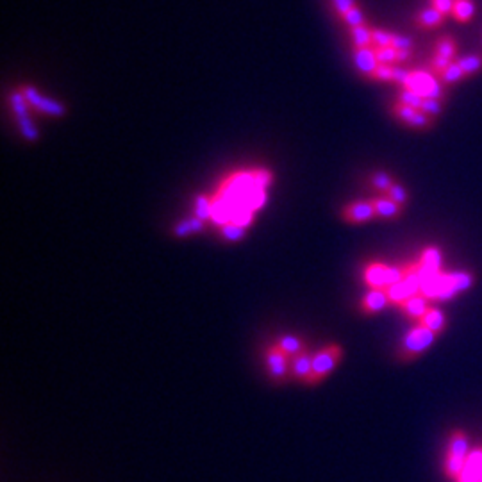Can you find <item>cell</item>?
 <instances>
[{
    "instance_id": "cell-1",
    "label": "cell",
    "mask_w": 482,
    "mask_h": 482,
    "mask_svg": "<svg viewBox=\"0 0 482 482\" xmlns=\"http://www.w3.org/2000/svg\"><path fill=\"white\" fill-rule=\"evenodd\" d=\"M436 336L438 334H434L433 330L425 329V327H421L418 323L416 327L407 330L406 336L402 338L400 347H398V359L411 361L414 357H418L420 354H424L425 350L433 347Z\"/></svg>"
},
{
    "instance_id": "cell-2",
    "label": "cell",
    "mask_w": 482,
    "mask_h": 482,
    "mask_svg": "<svg viewBox=\"0 0 482 482\" xmlns=\"http://www.w3.org/2000/svg\"><path fill=\"white\" fill-rule=\"evenodd\" d=\"M341 357H343V348L340 345H327L316 354H313V370H311L309 377L304 384H307V386L320 384L327 375L333 373L334 368L340 364Z\"/></svg>"
},
{
    "instance_id": "cell-3",
    "label": "cell",
    "mask_w": 482,
    "mask_h": 482,
    "mask_svg": "<svg viewBox=\"0 0 482 482\" xmlns=\"http://www.w3.org/2000/svg\"><path fill=\"white\" fill-rule=\"evenodd\" d=\"M20 92H22V95L25 97L29 106L38 109V111L45 113V115H50V116L65 115V106H63L61 102L50 99V97L42 95V93H39L36 88H32V86H22Z\"/></svg>"
},
{
    "instance_id": "cell-4",
    "label": "cell",
    "mask_w": 482,
    "mask_h": 482,
    "mask_svg": "<svg viewBox=\"0 0 482 482\" xmlns=\"http://www.w3.org/2000/svg\"><path fill=\"white\" fill-rule=\"evenodd\" d=\"M291 357L280 350L279 347H270L266 350V371L273 383H284L288 375H291Z\"/></svg>"
},
{
    "instance_id": "cell-5",
    "label": "cell",
    "mask_w": 482,
    "mask_h": 482,
    "mask_svg": "<svg viewBox=\"0 0 482 482\" xmlns=\"http://www.w3.org/2000/svg\"><path fill=\"white\" fill-rule=\"evenodd\" d=\"M470 438L463 431H452L450 436H448V445L445 455L447 457H454V459H459L466 463L468 455H470Z\"/></svg>"
},
{
    "instance_id": "cell-6",
    "label": "cell",
    "mask_w": 482,
    "mask_h": 482,
    "mask_svg": "<svg viewBox=\"0 0 482 482\" xmlns=\"http://www.w3.org/2000/svg\"><path fill=\"white\" fill-rule=\"evenodd\" d=\"M345 220L350 223H364L370 222L371 218H375V207L373 202H368V200H359V202H354L350 206L345 207L343 213Z\"/></svg>"
},
{
    "instance_id": "cell-7",
    "label": "cell",
    "mask_w": 482,
    "mask_h": 482,
    "mask_svg": "<svg viewBox=\"0 0 482 482\" xmlns=\"http://www.w3.org/2000/svg\"><path fill=\"white\" fill-rule=\"evenodd\" d=\"M354 63H356V68L366 77L373 75L375 68L379 66L377 54H375V49H371V47L356 49V52H354Z\"/></svg>"
},
{
    "instance_id": "cell-8",
    "label": "cell",
    "mask_w": 482,
    "mask_h": 482,
    "mask_svg": "<svg viewBox=\"0 0 482 482\" xmlns=\"http://www.w3.org/2000/svg\"><path fill=\"white\" fill-rule=\"evenodd\" d=\"M386 272L388 264L371 263L364 268L363 279L371 290H386Z\"/></svg>"
},
{
    "instance_id": "cell-9",
    "label": "cell",
    "mask_w": 482,
    "mask_h": 482,
    "mask_svg": "<svg viewBox=\"0 0 482 482\" xmlns=\"http://www.w3.org/2000/svg\"><path fill=\"white\" fill-rule=\"evenodd\" d=\"M418 323L421 327H425V329L433 330L434 334H441L445 330V327H447V316L438 307H428L424 316L418 320Z\"/></svg>"
},
{
    "instance_id": "cell-10",
    "label": "cell",
    "mask_w": 482,
    "mask_h": 482,
    "mask_svg": "<svg viewBox=\"0 0 482 482\" xmlns=\"http://www.w3.org/2000/svg\"><path fill=\"white\" fill-rule=\"evenodd\" d=\"M388 304L391 302L386 290H370L364 295L361 307H363L364 313H379V311H383Z\"/></svg>"
},
{
    "instance_id": "cell-11",
    "label": "cell",
    "mask_w": 482,
    "mask_h": 482,
    "mask_svg": "<svg viewBox=\"0 0 482 482\" xmlns=\"http://www.w3.org/2000/svg\"><path fill=\"white\" fill-rule=\"evenodd\" d=\"M311 370H313V354L302 352L295 357V359H291V377L295 381L306 383Z\"/></svg>"
},
{
    "instance_id": "cell-12",
    "label": "cell",
    "mask_w": 482,
    "mask_h": 482,
    "mask_svg": "<svg viewBox=\"0 0 482 482\" xmlns=\"http://www.w3.org/2000/svg\"><path fill=\"white\" fill-rule=\"evenodd\" d=\"M400 307L409 318H413V320H420V318L425 314V311L428 309V300L418 293V295H413V297H409V299L402 304Z\"/></svg>"
},
{
    "instance_id": "cell-13",
    "label": "cell",
    "mask_w": 482,
    "mask_h": 482,
    "mask_svg": "<svg viewBox=\"0 0 482 482\" xmlns=\"http://www.w3.org/2000/svg\"><path fill=\"white\" fill-rule=\"evenodd\" d=\"M418 263H420V266L424 268V270H427V272H441L443 257H441L440 249H436V247H427V249H424Z\"/></svg>"
},
{
    "instance_id": "cell-14",
    "label": "cell",
    "mask_w": 482,
    "mask_h": 482,
    "mask_svg": "<svg viewBox=\"0 0 482 482\" xmlns=\"http://www.w3.org/2000/svg\"><path fill=\"white\" fill-rule=\"evenodd\" d=\"M375 207V214L381 216V218H397L398 214L402 213V207L398 204H395L393 200L383 197V199H373L371 200Z\"/></svg>"
},
{
    "instance_id": "cell-15",
    "label": "cell",
    "mask_w": 482,
    "mask_h": 482,
    "mask_svg": "<svg viewBox=\"0 0 482 482\" xmlns=\"http://www.w3.org/2000/svg\"><path fill=\"white\" fill-rule=\"evenodd\" d=\"M443 20H445V16L441 15L436 8H433V6H431V8L421 9L416 16V23L420 27H424V29H434V27L441 25Z\"/></svg>"
},
{
    "instance_id": "cell-16",
    "label": "cell",
    "mask_w": 482,
    "mask_h": 482,
    "mask_svg": "<svg viewBox=\"0 0 482 482\" xmlns=\"http://www.w3.org/2000/svg\"><path fill=\"white\" fill-rule=\"evenodd\" d=\"M277 347H279L288 357H291V359H295V357L299 356V354L306 352V350H304V341L297 336H291V334L280 338L279 343H277Z\"/></svg>"
},
{
    "instance_id": "cell-17",
    "label": "cell",
    "mask_w": 482,
    "mask_h": 482,
    "mask_svg": "<svg viewBox=\"0 0 482 482\" xmlns=\"http://www.w3.org/2000/svg\"><path fill=\"white\" fill-rule=\"evenodd\" d=\"M475 15V4L474 0H455L454 9H452V16H454L457 22L466 23L474 18Z\"/></svg>"
},
{
    "instance_id": "cell-18",
    "label": "cell",
    "mask_w": 482,
    "mask_h": 482,
    "mask_svg": "<svg viewBox=\"0 0 482 482\" xmlns=\"http://www.w3.org/2000/svg\"><path fill=\"white\" fill-rule=\"evenodd\" d=\"M448 283H450L452 290L457 293H463V291L470 290L474 286V276L468 272H455V273H448Z\"/></svg>"
},
{
    "instance_id": "cell-19",
    "label": "cell",
    "mask_w": 482,
    "mask_h": 482,
    "mask_svg": "<svg viewBox=\"0 0 482 482\" xmlns=\"http://www.w3.org/2000/svg\"><path fill=\"white\" fill-rule=\"evenodd\" d=\"M455 61H457V65H459L461 68H463L464 75H466V77L475 75V73L481 72V70H482V56H481V54H471V56L455 59Z\"/></svg>"
},
{
    "instance_id": "cell-20",
    "label": "cell",
    "mask_w": 482,
    "mask_h": 482,
    "mask_svg": "<svg viewBox=\"0 0 482 482\" xmlns=\"http://www.w3.org/2000/svg\"><path fill=\"white\" fill-rule=\"evenodd\" d=\"M350 35H352V42L356 45V49H364V47H370L373 43L371 29L368 25L354 27V29H350Z\"/></svg>"
},
{
    "instance_id": "cell-21",
    "label": "cell",
    "mask_w": 482,
    "mask_h": 482,
    "mask_svg": "<svg viewBox=\"0 0 482 482\" xmlns=\"http://www.w3.org/2000/svg\"><path fill=\"white\" fill-rule=\"evenodd\" d=\"M436 54L438 56H443V58L452 59L455 61V54H457V45H455L454 38L452 36H441L440 39L436 42Z\"/></svg>"
},
{
    "instance_id": "cell-22",
    "label": "cell",
    "mask_w": 482,
    "mask_h": 482,
    "mask_svg": "<svg viewBox=\"0 0 482 482\" xmlns=\"http://www.w3.org/2000/svg\"><path fill=\"white\" fill-rule=\"evenodd\" d=\"M254 220V211L247 206H236L233 207V213H230V222L237 223L241 227H249Z\"/></svg>"
},
{
    "instance_id": "cell-23",
    "label": "cell",
    "mask_w": 482,
    "mask_h": 482,
    "mask_svg": "<svg viewBox=\"0 0 482 482\" xmlns=\"http://www.w3.org/2000/svg\"><path fill=\"white\" fill-rule=\"evenodd\" d=\"M195 216H199L200 220H211L213 216V200L206 195H199L195 200Z\"/></svg>"
},
{
    "instance_id": "cell-24",
    "label": "cell",
    "mask_w": 482,
    "mask_h": 482,
    "mask_svg": "<svg viewBox=\"0 0 482 482\" xmlns=\"http://www.w3.org/2000/svg\"><path fill=\"white\" fill-rule=\"evenodd\" d=\"M464 77L466 75H464L463 68L457 65V61H454L443 73H441L440 79L443 80V85H455V82H459V80L464 79Z\"/></svg>"
},
{
    "instance_id": "cell-25",
    "label": "cell",
    "mask_w": 482,
    "mask_h": 482,
    "mask_svg": "<svg viewBox=\"0 0 482 482\" xmlns=\"http://www.w3.org/2000/svg\"><path fill=\"white\" fill-rule=\"evenodd\" d=\"M425 97L418 95L416 92H411L407 88H402V92L398 93V102L406 104V106L414 107V109H421V104H424Z\"/></svg>"
},
{
    "instance_id": "cell-26",
    "label": "cell",
    "mask_w": 482,
    "mask_h": 482,
    "mask_svg": "<svg viewBox=\"0 0 482 482\" xmlns=\"http://www.w3.org/2000/svg\"><path fill=\"white\" fill-rule=\"evenodd\" d=\"M418 111H420V109H414V107H409V106H406V104H402V102H397L393 106L395 116H397L398 120H402L404 123H407V125H409L411 120L416 116Z\"/></svg>"
},
{
    "instance_id": "cell-27",
    "label": "cell",
    "mask_w": 482,
    "mask_h": 482,
    "mask_svg": "<svg viewBox=\"0 0 482 482\" xmlns=\"http://www.w3.org/2000/svg\"><path fill=\"white\" fill-rule=\"evenodd\" d=\"M16 120H18L20 132L23 134V138L29 140V142H36L39 132H38V129H36L35 123H32V120L29 118V116H25V118H16Z\"/></svg>"
},
{
    "instance_id": "cell-28",
    "label": "cell",
    "mask_w": 482,
    "mask_h": 482,
    "mask_svg": "<svg viewBox=\"0 0 482 482\" xmlns=\"http://www.w3.org/2000/svg\"><path fill=\"white\" fill-rule=\"evenodd\" d=\"M220 230H222V236L225 237L227 241H240L241 237L245 236V227L237 225V223H225V225L220 227Z\"/></svg>"
},
{
    "instance_id": "cell-29",
    "label": "cell",
    "mask_w": 482,
    "mask_h": 482,
    "mask_svg": "<svg viewBox=\"0 0 482 482\" xmlns=\"http://www.w3.org/2000/svg\"><path fill=\"white\" fill-rule=\"evenodd\" d=\"M341 18H343V22L347 23L350 29H354V27H359V25H366V23H364V15H363V11L359 9V6H354V8L350 9V11L345 13Z\"/></svg>"
},
{
    "instance_id": "cell-30",
    "label": "cell",
    "mask_w": 482,
    "mask_h": 482,
    "mask_svg": "<svg viewBox=\"0 0 482 482\" xmlns=\"http://www.w3.org/2000/svg\"><path fill=\"white\" fill-rule=\"evenodd\" d=\"M375 54H377V61L379 65H393L397 61V49L395 47H377L375 49Z\"/></svg>"
},
{
    "instance_id": "cell-31",
    "label": "cell",
    "mask_w": 482,
    "mask_h": 482,
    "mask_svg": "<svg viewBox=\"0 0 482 482\" xmlns=\"http://www.w3.org/2000/svg\"><path fill=\"white\" fill-rule=\"evenodd\" d=\"M371 184H373V187L381 190V192H388V190L395 184V180L390 173L375 172L373 175H371Z\"/></svg>"
},
{
    "instance_id": "cell-32",
    "label": "cell",
    "mask_w": 482,
    "mask_h": 482,
    "mask_svg": "<svg viewBox=\"0 0 482 482\" xmlns=\"http://www.w3.org/2000/svg\"><path fill=\"white\" fill-rule=\"evenodd\" d=\"M386 197L393 200L395 204H398L400 207H404V204L407 202V192L400 186V184H393V186L386 192Z\"/></svg>"
},
{
    "instance_id": "cell-33",
    "label": "cell",
    "mask_w": 482,
    "mask_h": 482,
    "mask_svg": "<svg viewBox=\"0 0 482 482\" xmlns=\"http://www.w3.org/2000/svg\"><path fill=\"white\" fill-rule=\"evenodd\" d=\"M420 111L427 113L428 116H438L441 111H443V104H441V100H436V99H425L424 104H421V109Z\"/></svg>"
},
{
    "instance_id": "cell-34",
    "label": "cell",
    "mask_w": 482,
    "mask_h": 482,
    "mask_svg": "<svg viewBox=\"0 0 482 482\" xmlns=\"http://www.w3.org/2000/svg\"><path fill=\"white\" fill-rule=\"evenodd\" d=\"M452 63H454L452 59H447V58H443V56H438V54H434L433 61H431V68H433L434 75L441 77V73H443L445 70H447L448 66L452 65Z\"/></svg>"
},
{
    "instance_id": "cell-35",
    "label": "cell",
    "mask_w": 482,
    "mask_h": 482,
    "mask_svg": "<svg viewBox=\"0 0 482 482\" xmlns=\"http://www.w3.org/2000/svg\"><path fill=\"white\" fill-rule=\"evenodd\" d=\"M371 38H373V43L377 47H390L393 35L383 31V29H371Z\"/></svg>"
},
{
    "instance_id": "cell-36",
    "label": "cell",
    "mask_w": 482,
    "mask_h": 482,
    "mask_svg": "<svg viewBox=\"0 0 482 482\" xmlns=\"http://www.w3.org/2000/svg\"><path fill=\"white\" fill-rule=\"evenodd\" d=\"M254 173V180H256V186L259 187V190H266L268 186H270V183H272V173L268 172V170H256Z\"/></svg>"
},
{
    "instance_id": "cell-37",
    "label": "cell",
    "mask_w": 482,
    "mask_h": 482,
    "mask_svg": "<svg viewBox=\"0 0 482 482\" xmlns=\"http://www.w3.org/2000/svg\"><path fill=\"white\" fill-rule=\"evenodd\" d=\"M371 79L375 80H393V65H379L375 68Z\"/></svg>"
},
{
    "instance_id": "cell-38",
    "label": "cell",
    "mask_w": 482,
    "mask_h": 482,
    "mask_svg": "<svg viewBox=\"0 0 482 482\" xmlns=\"http://www.w3.org/2000/svg\"><path fill=\"white\" fill-rule=\"evenodd\" d=\"M409 125L416 127V129H427V127L433 125V116H428L427 113H424V111H418L416 116L411 120Z\"/></svg>"
},
{
    "instance_id": "cell-39",
    "label": "cell",
    "mask_w": 482,
    "mask_h": 482,
    "mask_svg": "<svg viewBox=\"0 0 482 482\" xmlns=\"http://www.w3.org/2000/svg\"><path fill=\"white\" fill-rule=\"evenodd\" d=\"M391 47H395L397 50H411V47H413V39L407 38V36L393 35V39H391Z\"/></svg>"
},
{
    "instance_id": "cell-40",
    "label": "cell",
    "mask_w": 482,
    "mask_h": 482,
    "mask_svg": "<svg viewBox=\"0 0 482 482\" xmlns=\"http://www.w3.org/2000/svg\"><path fill=\"white\" fill-rule=\"evenodd\" d=\"M409 75H411V70L402 68V66H393V82L400 85L402 88H404V85H406V80L409 79Z\"/></svg>"
},
{
    "instance_id": "cell-41",
    "label": "cell",
    "mask_w": 482,
    "mask_h": 482,
    "mask_svg": "<svg viewBox=\"0 0 482 482\" xmlns=\"http://www.w3.org/2000/svg\"><path fill=\"white\" fill-rule=\"evenodd\" d=\"M454 2L455 0H433V8H436L441 15L447 16V15H452Z\"/></svg>"
},
{
    "instance_id": "cell-42",
    "label": "cell",
    "mask_w": 482,
    "mask_h": 482,
    "mask_svg": "<svg viewBox=\"0 0 482 482\" xmlns=\"http://www.w3.org/2000/svg\"><path fill=\"white\" fill-rule=\"evenodd\" d=\"M333 6H334V9H336L338 15L343 16L345 13L350 11V9L357 4H356V0H333Z\"/></svg>"
},
{
    "instance_id": "cell-43",
    "label": "cell",
    "mask_w": 482,
    "mask_h": 482,
    "mask_svg": "<svg viewBox=\"0 0 482 482\" xmlns=\"http://www.w3.org/2000/svg\"><path fill=\"white\" fill-rule=\"evenodd\" d=\"M192 233L193 230H192V225H190V220H183V222H179L175 227H173V234L179 237L187 236V234H192Z\"/></svg>"
},
{
    "instance_id": "cell-44",
    "label": "cell",
    "mask_w": 482,
    "mask_h": 482,
    "mask_svg": "<svg viewBox=\"0 0 482 482\" xmlns=\"http://www.w3.org/2000/svg\"><path fill=\"white\" fill-rule=\"evenodd\" d=\"M190 220V225H192V230L193 233H200V230H204V220H200L199 216H192Z\"/></svg>"
},
{
    "instance_id": "cell-45",
    "label": "cell",
    "mask_w": 482,
    "mask_h": 482,
    "mask_svg": "<svg viewBox=\"0 0 482 482\" xmlns=\"http://www.w3.org/2000/svg\"><path fill=\"white\" fill-rule=\"evenodd\" d=\"M411 58V50H397V61L404 63Z\"/></svg>"
}]
</instances>
